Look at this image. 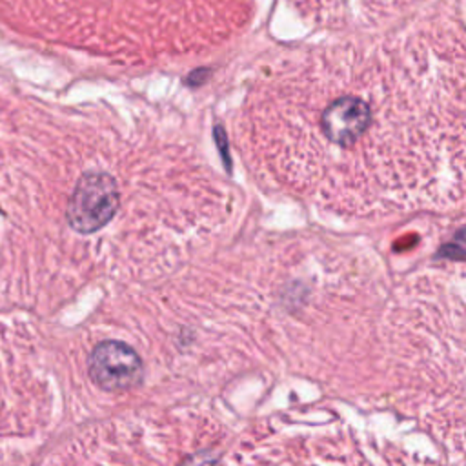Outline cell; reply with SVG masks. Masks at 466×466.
<instances>
[{
    "label": "cell",
    "mask_w": 466,
    "mask_h": 466,
    "mask_svg": "<svg viewBox=\"0 0 466 466\" xmlns=\"http://www.w3.org/2000/svg\"><path fill=\"white\" fill-rule=\"evenodd\" d=\"M464 9L339 35L258 64L229 116L244 162L350 208L448 202L464 160Z\"/></svg>",
    "instance_id": "obj_1"
},
{
    "label": "cell",
    "mask_w": 466,
    "mask_h": 466,
    "mask_svg": "<svg viewBox=\"0 0 466 466\" xmlns=\"http://www.w3.org/2000/svg\"><path fill=\"white\" fill-rule=\"evenodd\" d=\"M253 18L255 0H0L20 40L131 71L218 53Z\"/></svg>",
    "instance_id": "obj_2"
},
{
    "label": "cell",
    "mask_w": 466,
    "mask_h": 466,
    "mask_svg": "<svg viewBox=\"0 0 466 466\" xmlns=\"http://www.w3.org/2000/svg\"><path fill=\"white\" fill-rule=\"evenodd\" d=\"M315 29L359 35L390 29L419 15L431 0H286Z\"/></svg>",
    "instance_id": "obj_3"
},
{
    "label": "cell",
    "mask_w": 466,
    "mask_h": 466,
    "mask_svg": "<svg viewBox=\"0 0 466 466\" xmlns=\"http://www.w3.org/2000/svg\"><path fill=\"white\" fill-rule=\"evenodd\" d=\"M87 373L106 391H126L142 382L144 364L131 346L106 340L93 348L87 359Z\"/></svg>",
    "instance_id": "obj_4"
}]
</instances>
